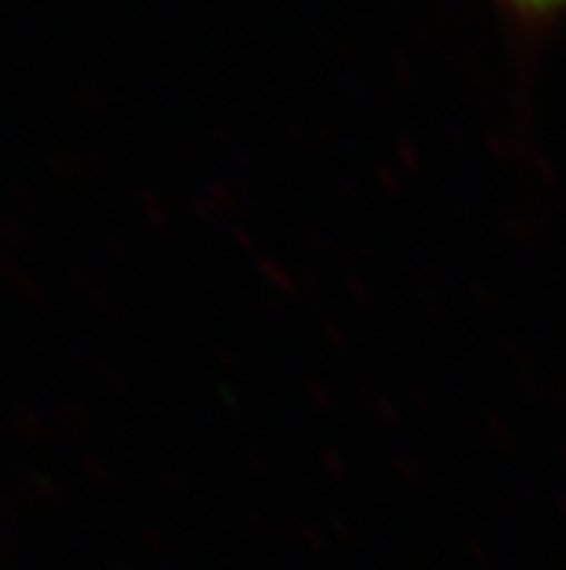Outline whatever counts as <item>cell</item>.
Segmentation results:
<instances>
[{"label": "cell", "mask_w": 566, "mask_h": 570, "mask_svg": "<svg viewBox=\"0 0 566 570\" xmlns=\"http://www.w3.org/2000/svg\"><path fill=\"white\" fill-rule=\"evenodd\" d=\"M503 3L515 9V12H524V14H546L566 7V0H503Z\"/></svg>", "instance_id": "cell-1"}]
</instances>
